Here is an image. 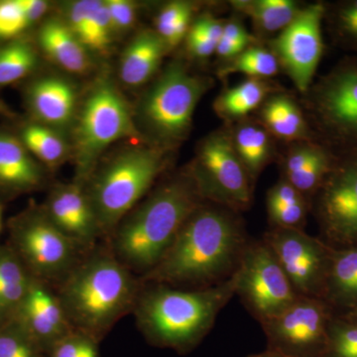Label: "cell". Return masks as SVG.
I'll use <instances>...</instances> for the list:
<instances>
[{
	"mask_svg": "<svg viewBox=\"0 0 357 357\" xmlns=\"http://www.w3.org/2000/svg\"><path fill=\"white\" fill-rule=\"evenodd\" d=\"M249 239L236 213L201 204L142 283L171 287H211L229 279L238 267Z\"/></svg>",
	"mask_w": 357,
	"mask_h": 357,
	"instance_id": "cell-1",
	"label": "cell"
},
{
	"mask_svg": "<svg viewBox=\"0 0 357 357\" xmlns=\"http://www.w3.org/2000/svg\"><path fill=\"white\" fill-rule=\"evenodd\" d=\"M236 291V272L227 280L206 288L142 283L133 312L148 344L187 354L208 335Z\"/></svg>",
	"mask_w": 357,
	"mask_h": 357,
	"instance_id": "cell-2",
	"label": "cell"
},
{
	"mask_svg": "<svg viewBox=\"0 0 357 357\" xmlns=\"http://www.w3.org/2000/svg\"><path fill=\"white\" fill-rule=\"evenodd\" d=\"M141 287L139 276L110 248L96 246L55 288L74 330L100 342L122 317L133 312Z\"/></svg>",
	"mask_w": 357,
	"mask_h": 357,
	"instance_id": "cell-3",
	"label": "cell"
},
{
	"mask_svg": "<svg viewBox=\"0 0 357 357\" xmlns=\"http://www.w3.org/2000/svg\"><path fill=\"white\" fill-rule=\"evenodd\" d=\"M203 202L191 174L170 178L119 222L110 236V249L134 274L143 276L156 266Z\"/></svg>",
	"mask_w": 357,
	"mask_h": 357,
	"instance_id": "cell-4",
	"label": "cell"
},
{
	"mask_svg": "<svg viewBox=\"0 0 357 357\" xmlns=\"http://www.w3.org/2000/svg\"><path fill=\"white\" fill-rule=\"evenodd\" d=\"M163 150H128L93 172L86 190L103 238L109 239L119 222L142 201L165 167Z\"/></svg>",
	"mask_w": 357,
	"mask_h": 357,
	"instance_id": "cell-5",
	"label": "cell"
},
{
	"mask_svg": "<svg viewBox=\"0 0 357 357\" xmlns=\"http://www.w3.org/2000/svg\"><path fill=\"white\" fill-rule=\"evenodd\" d=\"M206 89V82L190 74L182 64L167 68L138 107L140 126L154 147L164 150L185 139Z\"/></svg>",
	"mask_w": 357,
	"mask_h": 357,
	"instance_id": "cell-6",
	"label": "cell"
},
{
	"mask_svg": "<svg viewBox=\"0 0 357 357\" xmlns=\"http://www.w3.org/2000/svg\"><path fill=\"white\" fill-rule=\"evenodd\" d=\"M137 134L131 110L116 86L107 79L96 82L77 119L74 182L86 185L102 152L116 141Z\"/></svg>",
	"mask_w": 357,
	"mask_h": 357,
	"instance_id": "cell-7",
	"label": "cell"
},
{
	"mask_svg": "<svg viewBox=\"0 0 357 357\" xmlns=\"http://www.w3.org/2000/svg\"><path fill=\"white\" fill-rule=\"evenodd\" d=\"M10 246L34 278L54 287L64 280L84 255L47 217L43 208L16 218Z\"/></svg>",
	"mask_w": 357,
	"mask_h": 357,
	"instance_id": "cell-8",
	"label": "cell"
},
{
	"mask_svg": "<svg viewBox=\"0 0 357 357\" xmlns=\"http://www.w3.org/2000/svg\"><path fill=\"white\" fill-rule=\"evenodd\" d=\"M236 275V295L259 324L278 316L300 297L263 239L248 241Z\"/></svg>",
	"mask_w": 357,
	"mask_h": 357,
	"instance_id": "cell-9",
	"label": "cell"
},
{
	"mask_svg": "<svg viewBox=\"0 0 357 357\" xmlns=\"http://www.w3.org/2000/svg\"><path fill=\"white\" fill-rule=\"evenodd\" d=\"M189 173L204 201L236 213L250 206L253 183L227 134H213L202 143Z\"/></svg>",
	"mask_w": 357,
	"mask_h": 357,
	"instance_id": "cell-10",
	"label": "cell"
},
{
	"mask_svg": "<svg viewBox=\"0 0 357 357\" xmlns=\"http://www.w3.org/2000/svg\"><path fill=\"white\" fill-rule=\"evenodd\" d=\"M335 314L325 300L300 296L280 314L260 324L266 349L287 357H325Z\"/></svg>",
	"mask_w": 357,
	"mask_h": 357,
	"instance_id": "cell-11",
	"label": "cell"
},
{
	"mask_svg": "<svg viewBox=\"0 0 357 357\" xmlns=\"http://www.w3.org/2000/svg\"><path fill=\"white\" fill-rule=\"evenodd\" d=\"M262 239L298 295L324 299L333 246L323 238L309 236L304 229L270 227Z\"/></svg>",
	"mask_w": 357,
	"mask_h": 357,
	"instance_id": "cell-12",
	"label": "cell"
},
{
	"mask_svg": "<svg viewBox=\"0 0 357 357\" xmlns=\"http://www.w3.org/2000/svg\"><path fill=\"white\" fill-rule=\"evenodd\" d=\"M312 109L323 132L347 154L357 153V65L337 66L312 93Z\"/></svg>",
	"mask_w": 357,
	"mask_h": 357,
	"instance_id": "cell-13",
	"label": "cell"
},
{
	"mask_svg": "<svg viewBox=\"0 0 357 357\" xmlns=\"http://www.w3.org/2000/svg\"><path fill=\"white\" fill-rule=\"evenodd\" d=\"M314 198L324 241L335 248L357 245V153L338 158Z\"/></svg>",
	"mask_w": 357,
	"mask_h": 357,
	"instance_id": "cell-14",
	"label": "cell"
},
{
	"mask_svg": "<svg viewBox=\"0 0 357 357\" xmlns=\"http://www.w3.org/2000/svg\"><path fill=\"white\" fill-rule=\"evenodd\" d=\"M326 13L325 4L307 6L272 42L279 65L302 93L311 86L323 55L321 22Z\"/></svg>",
	"mask_w": 357,
	"mask_h": 357,
	"instance_id": "cell-15",
	"label": "cell"
},
{
	"mask_svg": "<svg viewBox=\"0 0 357 357\" xmlns=\"http://www.w3.org/2000/svg\"><path fill=\"white\" fill-rule=\"evenodd\" d=\"M13 321L46 354L74 331L56 288L36 278H33Z\"/></svg>",
	"mask_w": 357,
	"mask_h": 357,
	"instance_id": "cell-16",
	"label": "cell"
},
{
	"mask_svg": "<svg viewBox=\"0 0 357 357\" xmlns=\"http://www.w3.org/2000/svg\"><path fill=\"white\" fill-rule=\"evenodd\" d=\"M47 217L77 248L88 252L102 238L86 187L76 182L52 189L43 208Z\"/></svg>",
	"mask_w": 357,
	"mask_h": 357,
	"instance_id": "cell-17",
	"label": "cell"
},
{
	"mask_svg": "<svg viewBox=\"0 0 357 357\" xmlns=\"http://www.w3.org/2000/svg\"><path fill=\"white\" fill-rule=\"evenodd\" d=\"M28 102L40 123L55 130L67 128L76 119L77 91L63 77L35 81L28 89Z\"/></svg>",
	"mask_w": 357,
	"mask_h": 357,
	"instance_id": "cell-18",
	"label": "cell"
},
{
	"mask_svg": "<svg viewBox=\"0 0 357 357\" xmlns=\"http://www.w3.org/2000/svg\"><path fill=\"white\" fill-rule=\"evenodd\" d=\"M39 42L45 53L63 69L73 74H88L91 69L89 49L66 21L50 20L42 25Z\"/></svg>",
	"mask_w": 357,
	"mask_h": 357,
	"instance_id": "cell-19",
	"label": "cell"
},
{
	"mask_svg": "<svg viewBox=\"0 0 357 357\" xmlns=\"http://www.w3.org/2000/svg\"><path fill=\"white\" fill-rule=\"evenodd\" d=\"M44 171L22 141L0 133V185L15 191H29L41 185Z\"/></svg>",
	"mask_w": 357,
	"mask_h": 357,
	"instance_id": "cell-20",
	"label": "cell"
},
{
	"mask_svg": "<svg viewBox=\"0 0 357 357\" xmlns=\"http://www.w3.org/2000/svg\"><path fill=\"white\" fill-rule=\"evenodd\" d=\"M167 50L165 43L153 30H145L126 47L121 61V79L126 86H142L161 65Z\"/></svg>",
	"mask_w": 357,
	"mask_h": 357,
	"instance_id": "cell-21",
	"label": "cell"
},
{
	"mask_svg": "<svg viewBox=\"0 0 357 357\" xmlns=\"http://www.w3.org/2000/svg\"><path fill=\"white\" fill-rule=\"evenodd\" d=\"M323 300L335 314L357 307V245L335 248Z\"/></svg>",
	"mask_w": 357,
	"mask_h": 357,
	"instance_id": "cell-22",
	"label": "cell"
},
{
	"mask_svg": "<svg viewBox=\"0 0 357 357\" xmlns=\"http://www.w3.org/2000/svg\"><path fill=\"white\" fill-rule=\"evenodd\" d=\"M33 278L10 245L0 246V326L13 321Z\"/></svg>",
	"mask_w": 357,
	"mask_h": 357,
	"instance_id": "cell-23",
	"label": "cell"
},
{
	"mask_svg": "<svg viewBox=\"0 0 357 357\" xmlns=\"http://www.w3.org/2000/svg\"><path fill=\"white\" fill-rule=\"evenodd\" d=\"M266 206L271 227L304 229L310 202L285 178L269 190Z\"/></svg>",
	"mask_w": 357,
	"mask_h": 357,
	"instance_id": "cell-24",
	"label": "cell"
},
{
	"mask_svg": "<svg viewBox=\"0 0 357 357\" xmlns=\"http://www.w3.org/2000/svg\"><path fill=\"white\" fill-rule=\"evenodd\" d=\"M261 117L268 130L281 139L299 140L307 136V122L302 112L288 96L269 98L263 105Z\"/></svg>",
	"mask_w": 357,
	"mask_h": 357,
	"instance_id": "cell-25",
	"label": "cell"
},
{
	"mask_svg": "<svg viewBox=\"0 0 357 357\" xmlns=\"http://www.w3.org/2000/svg\"><path fill=\"white\" fill-rule=\"evenodd\" d=\"M239 159L255 184L270 159V140L265 129L253 123L241 124L231 138Z\"/></svg>",
	"mask_w": 357,
	"mask_h": 357,
	"instance_id": "cell-26",
	"label": "cell"
},
{
	"mask_svg": "<svg viewBox=\"0 0 357 357\" xmlns=\"http://www.w3.org/2000/svg\"><path fill=\"white\" fill-rule=\"evenodd\" d=\"M271 88L263 79H249L218 96L215 109L222 119H241L259 107Z\"/></svg>",
	"mask_w": 357,
	"mask_h": 357,
	"instance_id": "cell-27",
	"label": "cell"
},
{
	"mask_svg": "<svg viewBox=\"0 0 357 357\" xmlns=\"http://www.w3.org/2000/svg\"><path fill=\"white\" fill-rule=\"evenodd\" d=\"M234 6L250 16L258 28L269 33L285 29L300 11L297 3L291 0L236 1Z\"/></svg>",
	"mask_w": 357,
	"mask_h": 357,
	"instance_id": "cell-28",
	"label": "cell"
},
{
	"mask_svg": "<svg viewBox=\"0 0 357 357\" xmlns=\"http://www.w3.org/2000/svg\"><path fill=\"white\" fill-rule=\"evenodd\" d=\"M21 141L30 153L52 168L63 163L69 150L67 142L57 130L41 123L26 126L21 134Z\"/></svg>",
	"mask_w": 357,
	"mask_h": 357,
	"instance_id": "cell-29",
	"label": "cell"
},
{
	"mask_svg": "<svg viewBox=\"0 0 357 357\" xmlns=\"http://www.w3.org/2000/svg\"><path fill=\"white\" fill-rule=\"evenodd\" d=\"M31 45L15 41L0 49V86L15 83L27 76L37 65Z\"/></svg>",
	"mask_w": 357,
	"mask_h": 357,
	"instance_id": "cell-30",
	"label": "cell"
},
{
	"mask_svg": "<svg viewBox=\"0 0 357 357\" xmlns=\"http://www.w3.org/2000/svg\"><path fill=\"white\" fill-rule=\"evenodd\" d=\"M279 67L280 65L273 52L253 47L246 49L230 64L225 66L220 70V75L227 76L238 73L251 77V79H262L263 77L275 76L279 72Z\"/></svg>",
	"mask_w": 357,
	"mask_h": 357,
	"instance_id": "cell-31",
	"label": "cell"
},
{
	"mask_svg": "<svg viewBox=\"0 0 357 357\" xmlns=\"http://www.w3.org/2000/svg\"><path fill=\"white\" fill-rule=\"evenodd\" d=\"M0 357H47L39 345L14 321L0 326Z\"/></svg>",
	"mask_w": 357,
	"mask_h": 357,
	"instance_id": "cell-32",
	"label": "cell"
},
{
	"mask_svg": "<svg viewBox=\"0 0 357 357\" xmlns=\"http://www.w3.org/2000/svg\"><path fill=\"white\" fill-rule=\"evenodd\" d=\"M325 357H357V325L335 314L328 326Z\"/></svg>",
	"mask_w": 357,
	"mask_h": 357,
	"instance_id": "cell-33",
	"label": "cell"
},
{
	"mask_svg": "<svg viewBox=\"0 0 357 357\" xmlns=\"http://www.w3.org/2000/svg\"><path fill=\"white\" fill-rule=\"evenodd\" d=\"M47 357H100V342L86 333L74 330L59 342Z\"/></svg>",
	"mask_w": 357,
	"mask_h": 357,
	"instance_id": "cell-34",
	"label": "cell"
},
{
	"mask_svg": "<svg viewBox=\"0 0 357 357\" xmlns=\"http://www.w3.org/2000/svg\"><path fill=\"white\" fill-rule=\"evenodd\" d=\"M112 28L105 2H100L91 20L83 43L89 50L103 53L109 48Z\"/></svg>",
	"mask_w": 357,
	"mask_h": 357,
	"instance_id": "cell-35",
	"label": "cell"
},
{
	"mask_svg": "<svg viewBox=\"0 0 357 357\" xmlns=\"http://www.w3.org/2000/svg\"><path fill=\"white\" fill-rule=\"evenodd\" d=\"M27 26L29 25L18 0L0 2V38L16 36Z\"/></svg>",
	"mask_w": 357,
	"mask_h": 357,
	"instance_id": "cell-36",
	"label": "cell"
},
{
	"mask_svg": "<svg viewBox=\"0 0 357 357\" xmlns=\"http://www.w3.org/2000/svg\"><path fill=\"white\" fill-rule=\"evenodd\" d=\"M100 2L98 0H79L70 3L68 8L66 23L82 42L84 41L89 20Z\"/></svg>",
	"mask_w": 357,
	"mask_h": 357,
	"instance_id": "cell-37",
	"label": "cell"
},
{
	"mask_svg": "<svg viewBox=\"0 0 357 357\" xmlns=\"http://www.w3.org/2000/svg\"><path fill=\"white\" fill-rule=\"evenodd\" d=\"M335 28L340 39L357 47V0L338 7L335 14Z\"/></svg>",
	"mask_w": 357,
	"mask_h": 357,
	"instance_id": "cell-38",
	"label": "cell"
},
{
	"mask_svg": "<svg viewBox=\"0 0 357 357\" xmlns=\"http://www.w3.org/2000/svg\"><path fill=\"white\" fill-rule=\"evenodd\" d=\"M192 10V4L185 1L170 2L162 8L156 18V32L165 45L178 21Z\"/></svg>",
	"mask_w": 357,
	"mask_h": 357,
	"instance_id": "cell-39",
	"label": "cell"
},
{
	"mask_svg": "<svg viewBox=\"0 0 357 357\" xmlns=\"http://www.w3.org/2000/svg\"><path fill=\"white\" fill-rule=\"evenodd\" d=\"M105 2L109 11L112 32L126 31L133 25L136 18L133 2L128 0H107Z\"/></svg>",
	"mask_w": 357,
	"mask_h": 357,
	"instance_id": "cell-40",
	"label": "cell"
},
{
	"mask_svg": "<svg viewBox=\"0 0 357 357\" xmlns=\"http://www.w3.org/2000/svg\"><path fill=\"white\" fill-rule=\"evenodd\" d=\"M191 28L206 37L208 41L217 44L218 47V42L220 41L222 37L225 25L213 16L204 15L199 17Z\"/></svg>",
	"mask_w": 357,
	"mask_h": 357,
	"instance_id": "cell-41",
	"label": "cell"
},
{
	"mask_svg": "<svg viewBox=\"0 0 357 357\" xmlns=\"http://www.w3.org/2000/svg\"><path fill=\"white\" fill-rule=\"evenodd\" d=\"M188 49L198 58H208L217 51V44L208 41L196 30L190 28L187 35Z\"/></svg>",
	"mask_w": 357,
	"mask_h": 357,
	"instance_id": "cell-42",
	"label": "cell"
},
{
	"mask_svg": "<svg viewBox=\"0 0 357 357\" xmlns=\"http://www.w3.org/2000/svg\"><path fill=\"white\" fill-rule=\"evenodd\" d=\"M222 38L239 45L243 49H246V47L253 42L252 37L245 31L243 26L236 22H229L225 25Z\"/></svg>",
	"mask_w": 357,
	"mask_h": 357,
	"instance_id": "cell-43",
	"label": "cell"
},
{
	"mask_svg": "<svg viewBox=\"0 0 357 357\" xmlns=\"http://www.w3.org/2000/svg\"><path fill=\"white\" fill-rule=\"evenodd\" d=\"M18 3L24 13L28 25L41 20L48 9V3L42 0H18Z\"/></svg>",
	"mask_w": 357,
	"mask_h": 357,
	"instance_id": "cell-44",
	"label": "cell"
},
{
	"mask_svg": "<svg viewBox=\"0 0 357 357\" xmlns=\"http://www.w3.org/2000/svg\"><path fill=\"white\" fill-rule=\"evenodd\" d=\"M338 316L342 317V318L351 321V323L356 324L357 325V307L351 310V311L344 312V314H338Z\"/></svg>",
	"mask_w": 357,
	"mask_h": 357,
	"instance_id": "cell-45",
	"label": "cell"
},
{
	"mask_svg": "<svg viewBox=\"0 0 357 357\" xmlns=\"http://www.w3.org/2000/svg\"><path fill=\"white\" fill-rule=\"evenodd\" d=\"M248 357H287L282 356V354H276V352L268 351L265 349L264 351L259 352V354H251Z\"/></svg>",
	"mask_w": 357,
	"mask_h": 357,
	"instance_id": "cell-46",
	"label": "cell"
},
{
	"mask_svg": "<svg viewBox=\"0 0 357 357\" xmlns=\"http://www.w3.org/2000/svg\"><path fill=\"white\" fill-rule=\"evenodd\" d=\"M1 222H2V208L0 206V230H1Z\"/></svg>",
	"mask_w": 357,
	"mask_h": 357,
	"instance_id": "cell-47",
	"label": "cell"
},
{
	"mask_svg": "<svg viewBox=\"0 0 357 357\" xmlns=\"http://www.w3.org/2000/svg\"><path fill=\"white\" fill-rule=\"evenodd\" d=\"M2 109L1 103H0V110Z\"/></svg>",
	"mask_w": 357,
	"mask_h": 357,
	"instance_id": "cell-48",
	"label": "cell"
}]
</instances>
